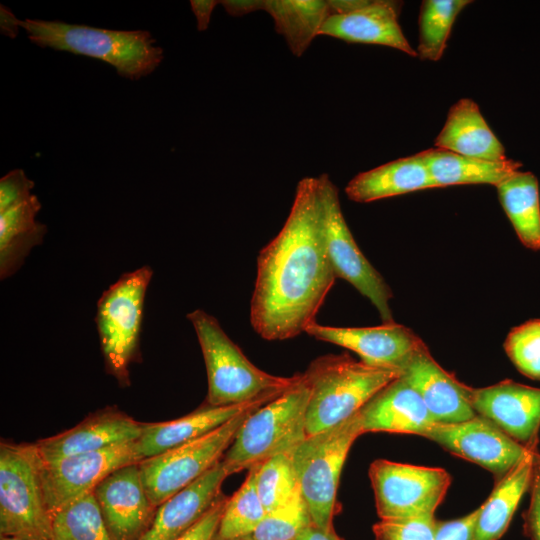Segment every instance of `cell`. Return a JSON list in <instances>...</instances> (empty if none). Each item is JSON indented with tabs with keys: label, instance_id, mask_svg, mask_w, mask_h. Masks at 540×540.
Wrapping results in <instances>:
<instances>
[{
	"label": "cell",
	"instance_id": "cell-16",
	"mask_svg": "<svg viewBox=\"0 0 540 540\" xmlns=\"http://www.w3.org/2000/svg\"><path fill=\"white\" fill-rule=\"evenodd\" d=\"M470 401L477 413L520 444L535 449L540 428V388L503 380L472 388Z\"/></svg>",
	"mask_w": 540,
	"mask_h": 540
},
{
	"label": "cell",
	"instance_id": "cell-13",
	"mask_svg": "<svg viewBox=\"0 0 540 540\" xmlns=\"http://www.w3.org/2000/svg\"><path fill=\"white\" fill-rule=\"evenodd\" d=\"M138 462L135 442L50 462L42 460L41 481L50 515L93 493L114 470Z\"/></svg>",
	"mask_w": 540,
	"mask_h": 540
},
{
	"label": "cell",
	"instance_id": "cell-4",
	"mask_svg": "<svg viewBox=\"0 0 540 540\" xmlns=\"http://www.w3.org/2000/svg\"><path fill=\"white\" fill-rule=\"evenodd\" d=\"M201 347L208 378L206 404L229 406L282 393L301 378L269 374L251 363L218 320L202 309L187 315Z\"/></svg>",
	"mask_w": 540,
	"mask_h": 540
},
{
	"label": "cell",
	"instance_id": "cell-29",
	"mask_svg": "<svg viewBox=\"0 0 540 540\" xmlns=\"http://www.w3.org/2000/svg\"><path fill=\"white\" fill-rule=\"evenodd\" d=\"M496 188L519 240L529 249L540 250V199L536 176L517 171Z\"/></svg>",
	"mask_w": 540,
	"mask_h": 540
},
{
	"label": "cell",
	"instance_id": "cell-41",
	"mask_svg": "<svg viewBox=\"0 0 540 540\" xmlns=\"http://www.w3.org/2000/svg\"><path fill=\"white\" fill-rule=\"evenodd\" d=\"M219 1H190L192 11L197 19V28L199 31L206 30L210 22V17L214 7Z\"/></svg>",
	"mask_w": 540,
	"mask_h": 540
},
{
	"label": "cell",
	"instance_id": "cell-6",
	"mask_svg": "<svg viewBox=\"0 0 540 540\" xmlns=\"http://www.w3.org/2000/svg\"><path fill=\"white\" fill-rule=\"evenodd\" d=\"M363 434L358 412L340 424L306 438L293 452V464L301 496L312 522L334 530L340 474L354 441Z\"/></svg>",
	"mask_w": 540,
	"mask_h": 540
},
{
	"label": "cell",
	"instance_id": "cell-9",
	"mask_svg": "<svg viewBox=\"0 0 540 540\" xmlns=\"http://www.w3.org/2000/svg\"><path fill=\"white\" fill-rule=\"evenodd\" d=\"M258 408L235 416L198 439L138 462L142 483L151 503L158 507L218 463L242 423Z\"/></svg>",
	"mask_w": 540,
	"mask_h": 540
},
{
	"label": "cell",
	"instance_id": "cell-10",
	"mask_svg": "<svg viewBox=\"0 0 540 540\" xmlns=\"http://www.w3.org/2000/svg\"><path fill=\"white\" fill-rule=\"evenodd\" d=\"M328 258L337 278L350 283L377 309L383 324L393 323V293L359 249L342 213L339 192L327 174L317 177Z\"/></svg>",
	"mask_w": 540,
	"mask_h": 540
},
{
	"label": "cell",
	"instance_id": "cell-37",
	"mask_svg": "<svg viewBox=\"0 0 540 540\" xmlns=\"http://www.w3.org/2000/svg\"><path fill=\"white\" fill-rule=\"evenodd\" d=\"M34 186L22 169L4 175L0 179V213L28 200Z\"/></svg>",
	"mask_w": 540,
	"mask_h": 540
},
{
	"label": "cell",
	"instance_id": "cell-27",
	"mask_svg": "<svg viewBox=\"0 0 540 540\" xmlns=\"http://www.w3.org/2000/svg\"><path fill=\"white\" fill-rule=\"evenodd\" d=\"M435 188L451 185L490 184L497 186L519 171L521 164L511 159L490 161L432 148L420 152Z\"/></svg>",
	"mask_w": 540,
	"mask_h": 540
},
{
	"label": "cell",
	"instance_id": "cell-28",
	"mask_svg": "<svg viewBox=\"0 0 540 540\" xmlns=\"http://www.w3.org/2000/svg\"><path fill=\"white\" fill-rule=\"evenodd\" d=\"M249 11L263 9L274 19L291 51L300 56L318 36L324 20L332 14L329 1H248Z\"/></svg>",
	"mask_w": 540,
	"mask_h": 540
},
{
	"label": "cell",
	"instance_id": "cell-44",
	"mask_svg": "<svg viewBox=\"0 0 540 540\" xmlns=\"http://www.w3.org/2000/svg\"><path fill=\"white\" fill-rule=\"evenodd\" d=\"M535 468L540 472V454H535Z\"/></svg>",
	"mask_w": 540,
	"mask_h": 540
},
{
	"label": "cell",
	"instance_id": "cell-21",
	"mask_svg": "<svg viewBox=\"0 0 540 540\" xmlns=\"http://www.w3.org/2000/svg\"><path fill=\"white\" fill-rule=\"evenodd\" d=\"M230 472L222 459L192 484L157 507L155 516L139 540H176L188 531L220 497Z\"/></svg>",
	"mask_w": 540,
	"mask_h": 540
},
{
	"label": "cell",
	"instance_id": "cell-42",
	"mask_svg": "<svg viewBox=\"0 0 540 540\" xmlns=\"http://www.w3.org/2000/svg\"><path fill=\"white\" fill-rule=\"evenodd\" d=\"M20 28V20L14 13L4 6L0 5V30L1 33L9 38H15Z\"/></svg>",
	"mask_w": 540,
	"mask_h": 540
},
{
	"label": "cell",
	"instance_id": "cell-17",
	"mask_svg": "<svg viewBox=\"0 0 540 540\" xmlns=\"http://www.w3.org/2000/svg\"><path fill=\"white\" fill-rule=\"evenodd\" d=\"M422 398L436 423H458L477 415L472 387L444 370L423 343L403 366L400 376Z\"/></svg>",
	"mask_w": 540,
	"mask_h": 540
},
{
	"label": "cell",
	"instance_id": "cell-1",
	"mask_svg": "<svg viewBox=\"0 0 540 540\" xmlns=\"http://www.w3.org/2000/svg\"><path fill=\"white\" fill-rule=\"evenodd\" d=\"M336 278L326 249L317 177H306L297 184L283 227L257 257L252 328L268 341L305 333Z\"/></svg>",
	"mask_w": 540,
	"mask_h": 540
},
{
	"label": "cell",
	"instance_id": "cell-15",
	"mask_svg": "<svg viewBox=\"0 0 540 540\" xmlns=\"http://www.w3.org/2000/svg\"><path fill=\"white\" fill-rule=\"evenodd\" d=\"M305 333L353 351L364 364L400 373L424 343L411 329L395 322L375 327H334L315 322Z\"/></svg>",
	"mask_w": 540,
	"mask_h": 540
},
{
	"label": "cell",
	"instance_id": "cell-22",
	"mask_svg": "<svg viewBox=\"0 0 540 540\" xmlns=\"http://www.w3.org/2000/svg\"><path fill=\"white\" fill-rule=\"evenodd\" d=\"M358 414L363 434L389 432L424 436L436 423L420 395L401 377L375 394Z\"/></svg>",
	"mask_w": 540,
	"mask_h": 540
},
{
	"label": "cell",
	"instance_id": "cell-34",
	"mask_svg": "<svg viewBox=\"0 0 540 540\" xmlns=\"http://www.w3.org/2000/svg\"><path fill=\"white\" fill-rule=\"evenodd\" d=\"M310 523L308 508L298 488L287 502L267 512L248 536L252 540H296Z\"/></svg>",
	"mask_w": 540,
	"mask_h": 540
},
{
	"label": "cell",
	"instance_id": "cell-19",
	"mask_svg": "<svg viewBox=\"0 0 540 540\" xmlns=\"http://www.w3.org/2000/svg\"><path fill=\"white\" fill-rule=\"evenodd\" d=\"M400 6L397 1H363L351 11L329 15L318 36H330L348 43L387 46L417 56L399 25Z\"/></svg>",
	"mask_w": 540,
	"mask_h": 540
},
{
	"label": "cell",
	"instance_id": "cell-23",
	"mask_svg": "<svg viewBox=\"0 0 540 540\" xmlns=\"http://www.w3.org/2000/svg\"><path fill=\"white\" fill-rule=\"evenodd\" d=\"M435 146L490 161L507 159L505 149L482 116L478 105L463 98L449 110L446 122L435 139Z\"/></svg>",
	"mask_w": 540,
	"mask_h": 540
},
{
	"label": "cell",
	"instance_id": "cell-35",
	"mask_svg": "<svg viewBox=\"0 0 540 540\" xmlns=\"http://www.w3.org/2000/svg\"><path fill=\"white\" fill-rule=\"evenodd\" d=\"M504 349L520 373L540 380V319L514 327L506 337Z\"/></svg>",
	"mask_w": 540,
	"mask_h": 540
},
{
	"label": "cell",
	"instance_id": "cell-7",
	"mask_svg": "<svg viewBox=\"0 0 540 540\" xmlns=\"http://www.w3.org/2000/svg\"><path fill=\"white\" fill-rule=\"evenodd\" d=\"M42 459L34 444H0V533L52 540V516L41 481Z\"/></svg>",
	"mask_w": 540,
	"mask_h": 540
},
{
	"label": "cell",
	"instance_id": "cell-32",
	"mask_svg": "<svg viewBox=\"0 0 540 540\" xmlns=\"http://www.w3.org/2000/svg\"><path fill=\"white\" fill-rule=\"evenodd\" d=\"M52 540H111L93 493L52 517Z\"/></svg>",
	"mask_w": 540,
	"mask_h": 540
},
{
	"label": "cell",
	"instance_id": "cell-18",
	"mask_svg": "<svg viewBox=\"0 0 540 540\" xmlns=\"http://www.w3.org/2000/svg\"><path fill=\"white\" fill-rule=\"evenodd\" d=\"M142 423L116 408L88 416L74 427L35 443L44 462L135 442Z\"/></svg>",
	"mask_w": 540,
	"mask_h": 540
},
{
	"label": "cell",
	"instance_id": "cell-25",
	"mask_svg": "<svg viewBox=\"0 0 540 540\" xmlns=\"http://www.w3.org/2000/svg\"><path fill=\"white\" fill-rule=\"evenodd\" d=\"M537 450L527 455L496 481L488 499L479 507L473 540H498L506 532L524 493L530 487Z\"/></svg>",
	"mask_w": 540,
	"mask_h": 540
},
{
	"label": "cell",
	"instance_id": "cell-40",
	"mask_svg": "<svg viewBox=\"0 0 540 540\" xmlns=\"http://www.w3.org/2000/svg\"><path fill=\"white\" fill-rule=\"evenodd\" d=\"M531 499L524 513V530L531 540H540V472L534 468Z\"/></svg>",
	"mask_w": 540,
	"mask_h": 540
},
{
	"label": "cell",
	"instance_id": "cell-30",
	"mask_svg": "<svg viewBox=\"0 0 540 540\" xmlns=\"http://www.w3.org/2000/svg\"><path fill=\"white\" fill-rule=\"evenodd\" d=\"M468 0H425L419 13L417 56L438 61L446 48L453 24Z\"/></svg>",
	"mask_w": 540,
	"mask_h": 540
},
{
	"label": "cell",
	"instance_id": "cell-20",
	"mask_svg": "<svg viewBox=\"0 0 540 540\" xmlns=\"http://www.w3.org/2000/svg\"><path fill=\"white\" fill-rule=\"evenodd\" d=\"M280 394H271L250 402L229 406H211L205 403L196 411L178 419L142 423L141 435L135 441L136 456L140 462L198 439L235 416L261 407Z\"/></svg>",
	"mask_w": 540,
	"mask_h": 540
},
{
	"label": "cell",
	"instance_id": "cell-36",
	"mask_svg": "<svg viewBox=\"0 0 540 540\" xmlns=\"http://www.w3.org/2000/svg\"><path fill=\"white\" fill-rule=\"evenodd\" d=\"M436 521L434 515L380 520L373 533L375 540H435Z\"/></svg>",
	"mask_w": 540,
	"mask_h": 540
},
{
	"label": "cell",
	"instance_id": "cell-39",
	"mask_svg": "<svg viewBox=\"0 0 540 540\" xmlns=\"http://www.w3.org/2000/svg\"><path fill=\"white\" fill-rule=\"evenodd\" d=\"M479 508L450 521H436L435 540H473Z\"/></svg>",
	"mask_w": 540,
	"mask_h": 540
},
{
	"label": "cell",
	"instance_id": "cell-46",
	"mask_svg": "<svg viewBox=\"0 0 540 540\" xmlns=\"http://www.w3.org/2000/svg\"><path fill=\"white\" fill-rule=\"evenodd\" d=\"M215 540H252L248 535L247 536H243V537H239V538H234V539H221V538H218L216 536Z\"/></svg>",
	"mask_w": 540,
	"mask_h": 540
},
{
	"label": "cell",
	"instance_id": "cell-43",
	"mask_svg": "<svg viewBox=\"0 0 540 540\" xmlns=\"http://www.w3.org/2000/svg\"><path fill=\"white\" fill-rule=\"evenodd\" d=\"M296 540H342L335 530L326 532L317 527L313 522L307 525L298 535Z\"/></svg>",
	"mask_w": 540,
	"mask_h": 540
},
{
	"label": "cell",
	"instance_id": "cell-11",
	"mask_svg": "<svg viewBox=\"0 0 540 540\" xmlns=\"http://www.w3.org/2000/svg\"><path fill=\"white\" fill-rule=\"evenodd\" d=\"M369 477L380 520L434 515L451 484L450 474L442 468L385 459L370 465Z\"/></svg>",
	"mask_w": 540,
	"mask_h": 540
},
{
	"label": "cell",
	"instance_id": "cell-38",
	"mask_svg": "<svg viewBox=\"0 0 540 540\" xmlns=\"http://www.w3.org/2000/svg\"><path fill=\"white\" fill-rule=\"evenodd\" d=\"M227 500L221 494L198 522L176 540H215Z\"/></svg>",
	"mask_w": 540,
	"mask_h": 540
},
{
	"label": "cell",
	"instance_id": "cell-12",
	"mask_svg": "<svg viewBox=\"0 0 540 540\" xmlns=\"http://www.w3.org/2000/svg\"><path fill=\"white\" fill-rule=\"evenodd\" d=\"M423 437L488 470L496 481L536 450L515 441L480 415L458 423H434Z\"/></svg>",
	"mask_w": 540,
	"mask_h": 540
},
{
	"label": "cell",
	"instance_id": "cell-24",
	"mask_svg": "<svg viewBox=\"0 0 540 540\" xmlns=\"http://www.w3.org/2000/svg\"><path fill=\"white\" fill-rule=\"evenodd\" d=\"M435 188L421 153L359 173L345 187L347 197L368 203L414 191Z\"/></svg>",
	"mask_w": 540,
	"mask_h": 540
},
{
	"label": "cell",
	"instance_id": "cell-14",
	"mask_svg": "<svg viewBox=\"0 0 540 540\" xmlns=\"http://www.w3.org/2000/svg\"><path fill=\"white\" fill-rule=\"evenodd\" d=\"M93 494L111 540H139L157 510L146 493L138 463L111 472Z\"/></svg>",
	"mask_w": 540,
	"mask_h": 540
},
{
	"label": "cell",
	"instance_id": "cell-5",
	"mask_svg": "<svg viewBox=\"0 0 540 540\" xmlns=\"http://www.w3.org/2000/svg\"><path fill=\"white\" fill-rule=\"evenodd\" d=\"M310 391L301 373L293 386L252 411L237 431L222 461L230 474L260 465L290 452L306 438Z\"/></svg>",
	"mask_w": 540,
	"mask_h": 540
},
{
	"label": "cell",
	"instance_id": "cell-33",
	"mask_svg": "<svg viewBox=\"0 0 540 540\" xmlns=\"http://www.w3.org/2000/svg\"><path fill=\"white\" fill-rule=\"evenodd\" d=\"M293 451L279 453L263 462L256 474V488L267 512L287 502L297 491Z\"/></svg>",
	"mask_w": 540,
	"mask_h": 540
},
{
	"label": "cell",
	"instance_id": "cell-45",
	"mask_svg": "<svg viewBox=\"0 0 540 540\" xmlns=\"http://www.w3.org/2000/svg\"><path fill=\"white\" fill-rule=\"evenodd\" d=\"M0 540H26V539L19 538V537H14V536H2L1 535Z\"/></svg>",
	"mask_w": 540,
	"mask_h": 540
},
{
	"label": "cell",
	"instance_id": "cell-2",
	"mask_svg": "<svg viewBox=\"0 0 540 540\" xmlns=\"http://www.w3.org/2000/svg\"><path fill=\"white\" fill-rule=\"evenodd\" d=\"M20 27L40 47L98 59L131 80L151 74L164 57L146 30H111L39 19L20 20Z\"/></svg>",
	"mask_w": 540,
	"mask_h": 540
},
{
	"label": "cell",
	"instance_id": "cell-26",
	"mask_svg": "<svg viewBox=\"0 0 540 540\" xmlns=\"http://www.w3.org/2000/svg\"><path fill=\"white\" fill-rule=\"evenodd\" d=\"M41 203L36 195L0 213V279L14 275L31 249L42 244L47 227L36 220Z\"/></svg>",
	"mask_w": 540,
	"mask_h": 540
},
{
	"label": "cell",
	"instance_id": "cell-8",
	"mask_svg": "<svg viewBox=\"0 0 540 540\" xmlns=\"http://www.w3.org/2000/svg\"><path fill=\"white\" fill-rule=\"evenodd\" d=\"M153 270L145 265L122 274L97 302L95 324L106 371L125 387L129 366L140 356L145 295Z\"/></svg>",
	"mask_w": 540,
	"mask_h": 540
},
{
	"label": "cell",
	"instance_id": "cell-3",
	"mask_svg": "<svg viewBox=\"0 0 540 540\" xmlns=\"http://www.w3.org/2000/svg\"><path fill=\"white\" fill-rule=\"evenodd\" d=\"M303 375L310 391L306 413V435L310 436L356 414L401 373L369 366L344 353L317 357Z\"/></svg>",
	"mask_w": 540,
	"mask_h": 540
},
{
	"label": "cell",
	"instance_id": "cell-31",
	"mask_svg": "<svg viewBox=\"0 0 540 540\" xmlns=\"http://www.w3.org/2000/svg\"><path fill=\"white\" fill-rule=\"evenodd\" d=\"M260 465L248 470L243 484L228 498L220 520L218 538L234 539L250 535L265 517L267 511L256 488V474Z\"/></svg>",
	"mask_w": 540,
	"mask_h": 540
}]
</instances>
